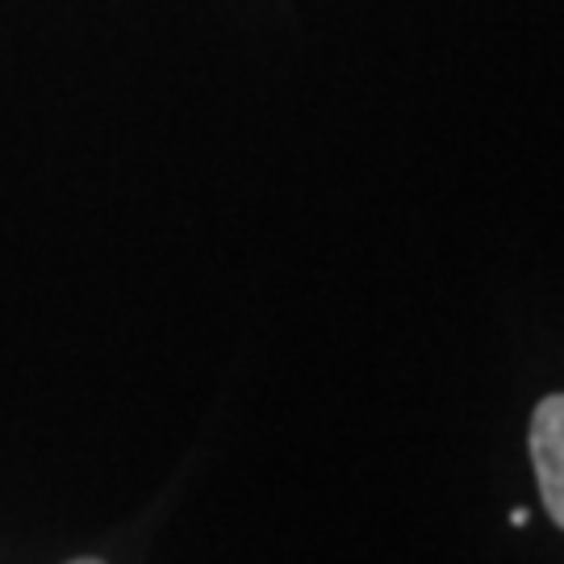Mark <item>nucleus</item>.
<instances>
[{
    "instance_id": "f03ea898",
    "label": "nucleus",
    "mask_w": 564,
    "mask_h": 564,
    "mask_svg": "<svg viewBox=\"0 0 564 564\" xmlns=\"http://www.w3.org/2000/svg\"><path fill=\"white\" fill-rule=\"evenodd\" d=\"M510 523H514V527H527V523H531V514H527V510H514V514H510Z\"/></svg>"
},
{
    "instance_id": "7ed1b4c3",
    "label": "nucleus",
    "mask_w": 564,
    "mask_h": 564,
    "mask_svg": "<svg viewBox=\"0 0 564 564\" xmlns=\"http://www.w3.org/2000/svg\"><path fill=\"white\" fill-rule=\"evenodd\" d=\"M67 564H101V561H93V556H80V561H67Z\"/></svg>"
},
{
    "instance_id": "f257e3e1",
    "label": "nucleus",
    "mask_w": 564,
    "mask_h": 564,
    "mask_svg": "<svg viewBox=\"0 0 564 564\" xmlns=\"http://www.w3.org/2000/svg\"><path fill=\"white\" fill-rule=\"evenodd\" d=\"M531 464L547 519L564 531V393H547L531 414Z\"/></svg>"
}]
</instances>
